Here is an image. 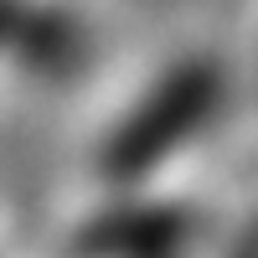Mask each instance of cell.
I'll use <instances>...</instances> for the list:
<instances>
[{"label": "cell", "instance_id": "cell-1", "mask_svg": "<svg viewBox=\"0 0 258 258\" xmlns=\"http://www.w3.org/2000/svg\"><path fill=\"white\" fill-rule=\"evenodd\" d=\"M207 103H212V78L207 73L186 68L176 78H165L160 88L150 93L135 114H124V124L109 135V145H103V170H109L114 181L150 176V170L202 124Z\"/></svg>", "mask_w": 258, "mask_h": 258}, {"label": "cell", "instance_id": "cell-2", "mask_svg": "<svg viewBox=\"0 0 258 258\" xmlns=\"http://www.w3.org/2000/svg\"><path fill=\"white\" fill-rule=\"evenodd\" d=\"M0 52L36 73H62L83 57V36L62 11L36 0H0Z\"/></svg>", "mask_w": 258, "mask_h": 258}]
</instances>
